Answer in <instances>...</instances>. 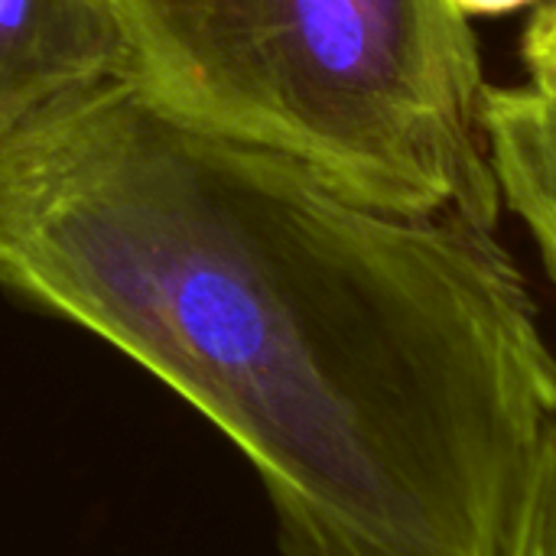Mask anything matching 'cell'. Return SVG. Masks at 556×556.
Returning a JSON list of instances; mask_svg holds the SVG:
<instances>
[{"label":"cell","instance_id":"cell-1","mask_svg":"<svg viewBox=\"0 0 556 556\" xmlns=\"http://www.w3.org/2000/svg\"><path fill=\"white\" fill-rule=\"evenodd\" d=\"M0 290L199 410L280 556H508L556 355L498 228L375 205L114 78L0 147Z\"/></svg>","mask_w":556,"mask_h":556},{"label":"cell","instance_id":"cell-2","mask_svg":"<svg viewBox=\"0 0 556 556\" xmlns=\"http://www.w3.org/2000/svg\"><path fill=\"white\" fill-rule=\"evenodd\" d=\"M124 81L397 212L498 228L485 75L450 0H108Z\"/></svg>","mask_w":556,"mask_h":556},{"label":"cell","instance_id":"cell-3","mask_svg":"<svg viewBox=\"0 0 556 556\" xmlns=\"http://www.w3.org/2000/svg\"><path fill=\"white\" fill-rule=\"evenodd\" d=\"M108 0H0V147L68 94L124 78Z\"/></svg>","mask_w":556,"mask_h":556},{"label":"cell","instance_id":"cell-4","mask_svg":"<svg viewBox=\"0 0 556 556\" xmlns=\"http://www.w3.org/2000/svg\"><path fill=\"white\" fill-rule=\"evenodd\" d=\"M482 134L502 208L531 231L556 287V98L534 85H485Z\"/></svg>","mask_w":556,"mask_h":556},{"label":"cell","instance_id":"cell-5","mask_svg":"<svg viewBox=\"0 0 556 556\" xmlns=\"http://www.w3.org/2000/svg\"><path fill=\"white\" fill-rule=\"evenodd\" d=\"M508 556H556V433Z\"/></svg>","mask_w":556,"mask_h":556},{"label":"cell","instance_id":"cell-6","mask_svg":"<svg viewBox=\"0 0 556 556\" xmlns=\"http://www.w3.org/2000/svg\"><path fill=\"white\" fill-rule=\"evenodd\" d=\"M521 62L528 72V85H534L538 91L556 98V0L538 3V10L531 13L525 33H521Z\"/></svg>","mask_w":556,"mask_h":556},{"label":"cell","instance_id":"cell-7","mask_svg":"<svg viewBox=\"0 0 556 556\" xmlns=\"http://www.w3.org/2000/svg\"><path fill=\"white\" fill-rule=\"evenodd\" d=\"M450 3L466 16H498V13H511L521 7H538L544 0H450Z\"/></svg>","mask_w":556,"mask_h":556}]
</instances>
